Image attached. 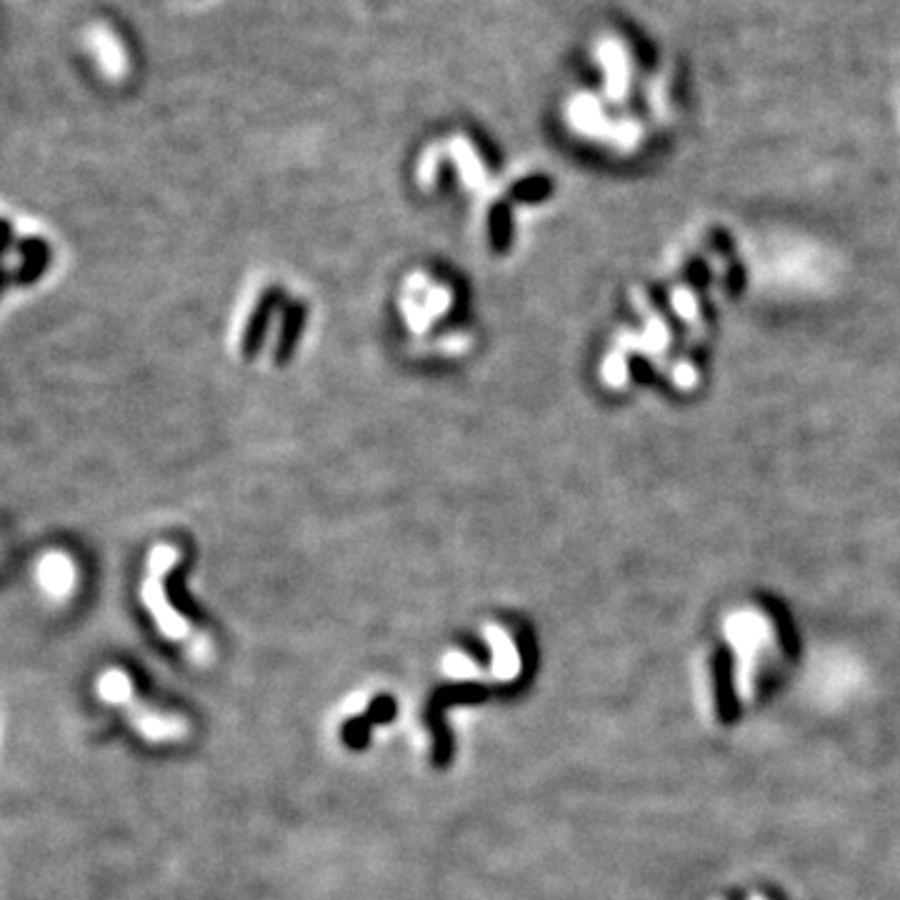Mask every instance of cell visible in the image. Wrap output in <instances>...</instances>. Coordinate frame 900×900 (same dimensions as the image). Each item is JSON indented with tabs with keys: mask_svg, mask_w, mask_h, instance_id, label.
<instances>
[{
	"mask_svg": "<svg viewBox=\"0 0 900 900\" xmlns=\"http://www.w3.org/2000/svg\"><path fill=\"white\" fill-rule=\"evenodd\" d=\"M95 690L100 698L113 708H123L128 715V723L138 735H143L148 743H178L190 733V725L183 715L165 713V710L150 708L143 698L135 695L133 680L125 670L108 668L95 680Z\"/></svg>",
	"mask_w": 900,
	"mask_h": 900,
	"instance_id": "6da1fadb",
	"label": "cell"
},
{
	"mask_svg": "<svg viewBox=\"0 0 900 900\" xmlns=\"http://www.w3.org/2000/svg\"><path fill=\"white\" fill-rule=\"evenodd\" d=\"M178 553H175L170 545H158V548L150 553L148 563V575H145L143 583V603L145 608L153 615L155 625H158L160 633L170 640V643H178L188 650L195 658V663H205V658L210 655V643L203 633L193 628L183 615H178V610L168 603V595H165V573L175 565Z\"/></svg>",
	"mask_w": 900,
	"mask_h": 900,
	"instance_id": "7a4b0ae2",
	"label": "cell"
},
{
	"mask_svg": "<svg viewBox=\"0 0 900 900\" xmlns=\"http://www.w3.org/2000/svg\"><path fill=\"white\" fill-rule=\"evenodd\" d=\"M38 585L53 598H65L75 588V565L68 555L48 553L38 563Z\"/></svg>",
	"mask_w": 900,
	"mask_h": 900,
	"instance_id": "3957f363",
	"label": "cell"
},
{
	"mask_svg": "<svg viewBox=\"0 0 900 900\" xmlns=\"http://www.w3.org/2000/svg\"><path fill=\"white\" fill-rule=\"evenodd\" d=\"M85 40H88V48L93 50L95 60H98L100 70H103L105 75L118 78V75L125 73V68H128V63H125V50L108 28L95 25V28L88 30V38Z\"/></svg>",
	"mask_w": 900,
	"mask_h": 900,
	"instance_id": "277c9868",
	"label": "cell"
},
{
	"mask_svg": "<svg viewBox=\"0 0 900 900\" xmlns=\"http://www.w3.org/2000/svg\"><path fill=\"white\" fill-rule=\"evenodd\" d=\"M490 640V648H493V675L495 678L510 680L518 675V653H515V645L510 640V635L503 628H485Z\"/></svg>",
	"mask_w": 900,
	"mask_h": 900,
	"instance_id": "5b68a950",
	"label": "cell"
}]
</instances>
